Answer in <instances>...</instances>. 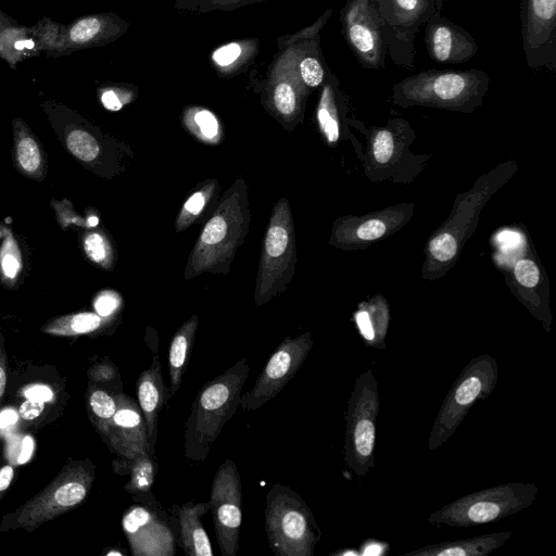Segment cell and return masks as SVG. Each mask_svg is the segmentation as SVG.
I'll return each mask as SVG.
<instances>
[{
  "label": "cell",
  "instance_id": "1",
  "mask_svg": "<svg viewBox=\"0 0 556 556\" xmlns=\"http://www.w3.org/2000/svg\"><path fill=\"white\" fill-rule=\"evenodd\" d=\"M250 218L248 187L242 178H238L203 227L187 261L185 278L204 273L228 274L235 254L249 232Z\"/></svg>",
  "mask_w": 556,
  "mask_h": 556
},
{
  "label": "cell",
  "instance_id": "2",
  "mask_svg": "<svg viewBox=\"0 0 556 556\" xmlns=\"http://www.w3.org/2000/svg\"><path fill=\"white\" fill-rule=\"evenodd\" d=\"M249 374L248 358L242 357L202 386L185 426V457L188 460L202 463L206 459L225 424L240 406Z\"/></svg>",
  "mask_w": 556,
  "mask_h": 556
},
{
  "label": "cell",
  "instance_id": "3",
  "mask_svg": "<svg viewBox=\"0 0 556 556\" xmlns=\"http://www.w3.org/2000/svg\"><path fill=\"white\" fill-rule=\"evenodd\" d=\"M265 504V531L271 552L277 556H313L321 530L302 496L275 483Z\"/></svg>",
  "mask_w": 556,
  "mask_h": 556
},
{
  "label": "cell",
  "instance_id": "4",
  "mask_svg": "<svg viewBox=\"0 0 556 556\" xmlns=\"http://www.w3.org/2000/svg\"><path fill=\"white\" fill-rule=\"evenodd\" d=\"M539 494L534 483L510 482L463 495L430 514L431 525L468 528L498 521L530 507Z\"/></svg>",
  "mask_w": 556,
  "mask_h": 556
},
{
  "label": "cell",
  "instance_id": "5",
  "mask_svg": "<svg viewBox=\"0 0 556 556\" xmlns=\"http://www.w3.org/2000/svg\"><path fill=\"white\" fill-rule=\"evenodd\" d=\"M498 380V365L490 354L472 357L450 388L433 421L428 450L435 451L458 429L469 409L479 400L494 391Z\"/></svg>",
  "mask_w": 556,
  "mask_h": 556
},
{
  "label": "cell",
  "instance_id": "6",
  "mask_svg": "<svg viewBox=\"0 0 556 556\" xmlns=\"http://www.w3.org/2000/svg\"><path fill=\"white\" fill-rule=\"evenodd\" d=\"M378 383L370 368L357 376L345 414L344 463L357 477L375 467Z\"/></svg>",
  "mask_w": 556,
  "mask_h": 556
},
{
  "label": "cell",
  "instance_id": "7",
  "mask_svg": "<svg viewBox=\"0 0 556 556\" xmlns=\"http://www.w3.org/2000/svg\"><path fill=\"white\" fill-rule=\"evenodd\" d=\"M294 260L291 210L287 199L281 198L273 208L263 241L254 292L256 305L267 303L286 290L292 277Z\"/></svg>",
  "mask_w": 556,
  "mask_h": 556
},
{
  "label": "cell",
  "instance_id": "8",
  "mask_svg": "<svg viewBox=\"0 0 556 556\" xmlns=\"http://www.w3.org/2000/svg\"><path fill=\"white\" fill-rule=\"evenodd\" d=\"M489 75L480 68L424 70L394 86L399 102L463 104L477 102L488 90Z\"/></svg>",
  "mask_w": 556,
  "mask_h": 556
},
{
  "label": "cell",
  "instance_id": "9",
  "mask_svg": "<svg viewBox=\"0 0 556 556\" xmlns=\"http://www.w3.org/2000/svg\"><path fill=\"white\" fill-rule=\"evenodd\" d=\"M393 63L413 68L415 38L437 9V0H374Z\"/></svg>",
  "mask_w": 556,
  "mask_h": 556
},
{
  "label": "cell",
  "instance_id": "10",
  "mask_svg": "<svg viewBox=\"0 0 556 556\" xmlns=\"http://www.w3.org/2000/svg\"><path fill=\"white\" fill-rule=\"evenodd\" d=\"M122 519L134 556H174L176 534L168 515L150 492L135 495Z\"/></svg>",
  "mask_w": 556,
  "mask_h": 556
},
{
  "label": "cell",
  "instance_id": "11",
  "mask_svg": "<svg viewBox=\"0 0 556 556\" xmlns=\"http://www.w3.org/2000/svg\"><path fill=\"white\" fill-rule=\"evenodd\" d=\"M208 502L220 553L236 556L242 521V485L232 459H225L216 470Z\"/></svg>",
  "mask_w": 556,
  "mask_h": 556
},
{
  "label": "cell",
  "instance_id": "12",
  "mask_svg": "<svg viewBox=\"0 0 556 556\" xmlns=\"http://www.w3.org/2000/svg\"><path fill=\"white\" fill-rule=\"evenodd\" d=\"M313 346L309 332L288 337L270 355L252 389L240 397V408L256 410L274 399L302 367Z\"/></svg>",
  "mask_w": 556,
  "mask_h": 556
},
{
  "label": "cell",
  "instance_id": "13",
  "mask_svg": "<svg viewBox=\"0 0 556 556\" xmlns=\"http://www.w3.org/2000/svg\"><path fill=\"white\" fill-rule=\"evenodd\" d=\"M340 21L342 35L361 66L384 70L387 47L374 0H346Z\"/></svg>",
  "mask_w": 556,
  "mask_h": 556
},
{
  "label": "cell",
  "instance_id": "14",
  "mask_svg": "<svg viewBox=\"0 0 556 556\" xmlns=\"http://www.w3.org/2000/svg\"><path fill=\"white\" fill-rule=\"evenodd\" d=\"M521 43L533 71H556V0L520 1Z\"/></svg>",
  "mask_w": 556,
  "mask_h": 556
},
{
  "label": "cell",
  "instance_id": "15",
  "mask_svg": "<svg viewBox=\"0 0 556 556\" xmlns=\"http://www.w3.org/2000/svg\"><path fill=\"white\" fill-rule=\"evenodd\" d=\"M65 25L43 16L35 25L16 24L0 31V59L11 70L18 63L40 55L55 58Z\"/></svg>",
  "mask_w": 556,
  "mask_h": 556
},
{
  "label": "cell",
  "instance_id": "16",
  "mask_svg": "<svg viewBox=\"0 0 556 556\" xmlns=\"http://www.w3.org/2000/svg\"><path fill=\"white\" fill-rule=\"evenodd\" d=\"M443 0L426 23L425 42L429 58L439 64H460L472 59L478 45L470 33L442 15Z\"/></svg>",
  "mask_w": 556,
  "mask_h": 556
},
{
  "label": "cell",
  "instance_id": "17",
  "mask_svg": "<svg viewBox=\"0 0 556 556\" xmlns=\"http://www.w3.org/2000/svg\"><path fill=\"white\" fill-rule=\"evenodd\" d=\"M92 478L91 468L76 469L74 475L62 478L27 505L18 521L35 526L79 504L86 497Z\"/></svg>",
  "mask_w": 556,
  "mask_h": 556
},
{
  "label": "cell",
  "instance_id": "18",
  "mask_svg": "<svg viewBox=\"0 0 556 556\" xmlns=\"http://www.w3.org/2000/svg\"><path fill=\"white\" fill-rule=\"evenodd\" d=\"M106 440L111 450L119 455L123 462L148 452L147 426L142 412L138 402L124 393H118V406Z\"/></svg>",
  "mask_w": 556,
  "mask_h": 556
},
{
  "label": "cell",
  "instance_id": "19",
  "mask_svg": "<svg viewBox=\"0 0 556 556\" xmlns=\"http://www.w3.org/2000/svg\"><path fill=\"white\" fill-rule=\"evenodd\" d=\"M172 397L165 388L161 363L155 354L151 366L137 379V402L142 412L148 435V452L155 458L157 418L167 399Z\"/></svg>",
  "mask_w": 556,
  "mask_h": 556
},
{
  "label": "cell",
  "instance_id": "20",
  "mask_svg": "<svg viewBox=\"0 0 556 556\" xmlns=\"http://www.w3.org/2000/svg\"><path fill=\"white\" fill-rule=\"evenodd\" d=\"M116 27L113 18L106 14L78 16L65 25L55 58L102 45L112 38Z\"/></svg>",
  "mask_w": 556,
  "mask_h": 556
},
{
  "label": "cell",
  "instance_id": "21",
  "mask_svg": "<svg viewBox=\"0 0 556 556\" xmlns=\"http://www.w3.org/2000/svg\"><path fill=\"white\" fill-rule=\"evenodd\" d=\"M177 518L178 535L185 555L212 556V545L201 522V517L211 509L210 502H188L174 506Z\"/></svg>",
  "mask_w": 556,
  "mask_h": 556
},
{
  "label": "cell",
  "instance_id": "22",
  "mask_svg": "<svg viewBox=\"0 0 556 556\" xmlns=\"http://www.w3.org/2000/svg\"><path fill=\"white\" fill-rule=\"evenodd\" d=\"M510 531L493 532L467 539L443 541L404 553V556H486L500 548Z\"/></svg>",
  "mask_w": 556,
  "mask_h": 556
},
{
  "label": "cell",
  "instance_id": "23",
  "mask_svg": "<svg viewBox=\"0 0 556 556\" xmlns=\"http://www.w3.org/2000/svg\"><path fill=\"white\" fill-rule=\"evenodd\" d=\"M199 326L198 315H192L175 332L168 349L169 393L178 392L182 376L187 369L190 352Z\"/></svg>",
  "mask_w": 556,
  "mask_h": 556
},
{
  "label": "cell",
  "instance_id": "24",
  "mask_svg": "<svg viewBox=\"0 0 556 556\" xmlns=\"http://www.w3.org/2000/svg\"><path fill=\"white\" fill-rule=\"evenodd\" d=\"M15 131V155L18 167L29 176L37 175L43 164L42 151L22 119L13 121Z\"/></svg>",
  "mask_w": 556,
  "mask_h": 556
},
{
  "label": "cell",
  "instance_id": "25",
  "mask_svg": "<svg viewBox=\"0 0 556 556\" xmlns=\"http://www.w3.org/2000/svg\"><path fill=\"white\" fill-rule=\"evenodd\" d=\"M123 463L130 475L125 490L132 495L150 492L157 470L156 459L149 452H143Z\"/></svg>",
  "mask_w": 556,
  "mask_h": 556
},
{
  "label": "cell",
  "instance_id": "26",
  "mask_svg": "<svg viewBox=\"0 0 556 556\" xmlns=\"http://www.w3.org/2000/svg\"><path fill=\"white\" fill-rule=\"evenodd\" d=\"M117 406L118 394L112 395L102 389H94L90 393L89 407L97 427L105 439Z\"/></svg>",
  "mask_w": 556,
  "mask_h": 556
},
{
  "label": "cell",
  "instance_id": "27",
  "mask_svg": "<svg viewBox=\"0 0 556 556\" xmlns=\"http://www.w3.org/2000/svg\"><path fill=\"white\" fill-rule=\"evenodd\" d=\"M216 188V181L211 180L205 182L203 187L189 197L176 219L177 232L185 230L193 223L212 198Z\"/></svg>",
  "mask_w": 556,
  "mask_h": 556
},
{
  "label": "cell",
  "instance_id": "28",
  "mask_svg": "<svg viewBox=\"0 0 556 556\" xmlns=\"http://www.w3.org/2000/svg\"><path fill=\"white\" fill-rule=\"evenodd\" d=\"M101 325V318L93 313H79L60 318L45 328L56 334H80L94 331Z\"/></svg>",
  "mask_w": 556,
  "mask_h": 556
},
{
  "label": "cell",
  "instance_id": "29",
  "mask_svg": "<svg viewBox=\"0 0 556 556\" xmlns=\"http://www.w3.org/2000/svg\"><path fill=\"white\" fill-rule=\"evenodd\" d=\"M66 146L73 155L85 162L93 161L100 153V147L96 138L80 127H73L68 131Z\"/></svg>",
  "mask_w": 556,
  "mask_h": 556
},
{
  "label": "cell",
  "instance_id": "30",
  "mask_svg": "<svg viewBox=\"0 0 556 556\" xmlns=\"http://www.w3.org/2000/svg\"><path fill=\"white\" fill-rule=\"evenodd\" d=\"M192 126H189L202 141L216 143L220 138V129L215 115L207 110H199L192 116Z\"/></svg>",
  "mask_w": 556,
  "mask_h": 556
},
{
  "label": "cell",
  "instance_id": "31",
  "mask_svg": "<svg viewBox=\"0 0 556 556\" xmlns=\"http://www.w3.org/2000/svg\"><path fill=\"white\" fill-rule=\"evenodd\" d=\"M87 256L94 263L108 266L112 263V248L105 237L98 232L89 233L84 241Z\"/></svg>",
  "mask_w": 556,
  "mask_h": 556
},
{
  "label": "cell",
  "instance_id": "32",
  "mask_svg": "<svg viewBox=\"0 0 556 556\" xmlns=\"http://www.w3.org/2000/svg\"><path fill=\"white\" fill-rule=\"evenodd\" d=\"M299 70L303 83L311 88L320 86L328 74L320 60L315 55L303 58Z\"/></svg>",
  "mask_w": 556,
  "mask_h": 556
},
{
  "label": "cell",
  "instance_id": "33",
  "mask_svg": "<svg viewBox=\"0 0 556 556\" xmlns=\"http://www.w3.org/2000/svg\"><path fill=\"white\" fill-rule=\"evenodd\" d=\"M274 104L276 110L286 117L294 114L298 106L296 93L289 83H280L274 90Z\"/></svg>",
  "mask_w": 556,
  "mask_h": 556
},
{
  "label": "cell",
  "instance_id": "34",
  "mask_svg": "<svg viewBox=\"0 0 556 556\" xmlns=\"http://www.w3.org/2000/svg\"><path fill=\"white\" fill-rule=\"evenodd\" d=\"M431 254L441 262L451 260L457 251V244L453 236L442 233L430 242Z\"/></svg>",
  "mask_w": 556,
  "mask_h": 556
},
{
  "label": "cell",
  "instance_id": "35",
  "mask_svg": "<svg viewBox=\"0 0 556 556\" xmlns=\"http://www.w3.org/2000/svg\"><path fill=\"white\" fill-rule=\"evenodd\" d=\"M517 281L527 288H533L540 279L538 266L530 260H520L515 266Z\"/></svg>",
  "mask_w": 556,
  "mask_h": 556
},
{
  "label": "cell",
  "instance_id": "36",
  "mask_svg": "<svg viewBox=\"0 0 556 556\" xmlns=\"http://www.w3.org/2000/svg\"><path fill=\"white\" fill-rule=\"evenodd\" d=\"M393 153V138L388 130H381L377 134L374 141V155L377 162H388Z\"/></svg>",
  "mask_w": 556,
  "mask_h": 556
},
{
  "label": "cell",
  "instance_id": "37",
  "mask_svg": "<svg viewBox=\"0 0 556 556\" xmlns=\"http://www.w3.org/2000/svg\"><path fill=\"white\" fill-rule=\"evenodd\" d=\"M119 305V298L112 291H104L97 298L94 308L99 316H110Z\"/></svg>",
  "mask_w": 556,
  "mask_h": 556
},
{
  "label": "cell",
  "instance_id": "38",
  "mask_svg": "<svg viewBox=\"0 0 556 556\" xmlns=\"http://www.w3.org/2000/svg\"><path fill=\"white\" fill-rule=\"evenodd\" d=\"M241 54V48L238 43H229L213 53V60L220 66H226L235 62Z\"/></svg>",
  "mask_w": 556,
  "mask_h": 556
},
{
  "label": "cell",
  "instance_id": "39",
  "mask_svg": "<svg viewBox=\"0 0 556 556\" xmlns=\"http://www.w3.org/2000/svg\"><path fill=\"white\" fill-rule=\"evenodd\" d=\"M386 231V225L378 220L371 219L362 224L357 229V236L363 240H374L381 237Z\"/></svg>",
  "mask_w": 556,
  "mask_h": 556
},
{
  "label": "cell",
  "instance_id": "40",
  "mask_svg": "<svg viewBox=\"0 0 556 556\" xmlns=\"http://www.w3.org/2000/svg\"><path fill=\"white\" fill-rule=\"evenodd\" d=\"M45 409V403L36 400L27 399L21 406H20V416L23 419L30 420L38 417Z\"/></svg>",
  "mask_w": 556,
  "mask_h": 556
},
{
  "label": "cell",
  "instance_id": "41",
  "mask_svg": "<svg viewBox=\"0 0 556 556\" xmlns=\"http://www.w3.org/2000/svg\"><path fill=\"white\" fill-rule=\"evenodd\" d=\"M24 395L26 399L36 400L43 403L49 402L53 399L52 390L43 384H35L28 387L24 391Z\"/></svg>",
  "mask_w": 556,
  "mask_h": 556
},
{
  "label": "cell",
  "instance_id": "42",
  "mask_svg": "<svg viewBox=\"0 0 556 556\" xmlns=\"http://www.w3.org/2000/svg\"><path fill=\"white\" fill-rule=\"evenodd\" d=\"M100 99L103 106L110 111H118L123 106V101L113 88H104L100 93Z\"/></svg>",
  "mask_w": 556,
  "mask_h": 556
},
{
  "label": "cell",
  "instance_id": "43",
  "mask_svg": "<svg viewBox=\"0 0 556 556\" xmlns=\"http://www.w3.org/2000/svg\"><path fill=\"white\" fill-rule=\"evenodd\" d=\"M1 268L7 277L13 278L18 271L20 264L13 254H5L1 260Z\"/></svg>",
  "mask_w": 556,
  "mask_h": 556
},
{
  "label": "cell",
  "instance_id": "44",
  "mask_svg": "<svg viewBox=\"0 0 556 556\" xmlns=\"http://www.w3.org/2000/svg\"><path fill=\"white\" fill-rule=\"evenodd\" d=\"M34 445H35V443L30 435L24 437V439L22 441L21 452L17 457L18 465H23L30 459V457L33 455V451H34Z\"/></svg>",
  "mask_w": 556,
  "mask_h": 556
},
{
  "label": "cell",
  "instance_id": "45",
  "mask_svg": "<svg viewBox=\"0 0 556 556\" xmlns=\"http://www.w3.org/2000/svg\"><path fill=\"white\" fill-rule=\"evenodd\" d=\"M18 419L17 413L12 408H5L0 412V428H7L14 425Z\"/></svg>",
  "mask_w": 556,
  "mask_h": 556
},
{
  "label": "cell",
  "instance_id": "46",
  "mask_svg": "<svg viewBox=\"0 0 556 556\" xmlns=\"http://www.w3.org/2000/svg\"><path fill=\"white\" fill-rule=\"evenodd\" d=\"M116 374V369L113 365L104 364L96 369L94 376L100 380H111Z\"/></svg>",
  "mask_w": 556,
  "mask_h": 556
},
{
  "label": "cell",
  "instance_id": "47",
  "mask_svg": "<svg viewBox=\"0 0 556 556\" xmlns=\"http://www.w3.org/2000/svg\"><path fill=\"white\" fill-rule=\"evenodd\" d=\"M13 475L14 472L11 466H4L0 469V492L9 488L13 479Z\"/></svg>",
  "mask_w": 556,
  "mask_h": 556
},
{
  "label": "cell",
  "instance_id": "48",
  "mask_svg": "<svg viewBox=\"0 0 556 556\" xmlns=\"http://www.w3.org/2000/svg\"><path fill=\"white\" fill-rule=\"evenodd\" d=\"M498 240L506 244H516L519 241V236L515 232L504 231L498 236Z\"/></svg>",
  "mask_w": 556,
  "mask_h": 556
},
{
  "label": "cell",
  "instance_id": "49",
  "mask_svg": "<svg viewBox=\"0 0 556 556\" xmlns=\"http://www.w3.org/2000/svg\"><path fill=\"white\" fill-rule=\"evenodd\" d=\"M18 24L17 21H15L10 15L5 14L2 10H0V31L9 26H13Z\"/></svg>",
  "mask_w": 556,
  "mask_h": 556
},
{
  "label": "cell",
  "instance_id": "50",
  "mask_svg": "<svg viewBox=\"0 0 556 556\" xmlns=\"http://www.w3.org/2000/svg\"><path fill=\"white\" fill-rule=\"evenodd\" d=\"M7 383V374L2 363H0V399L3 395Z\"/></svg>",
  "mask_w": 556,
  "mask_h": 556
},
{
  "label": "cell",
  "instance_id": "51",
  "mask_svg": "<svg viewBox=\"0 0 556 556\" xmlns=\"http://www.w3.org/2000/svg\"><path fill=\"white\" fill-rule=\"evenodd\" d=\"M111 555H122V553H119V552H109L108 556H111Z\"/></svg>",
  "mask_w": 556,
  "mask_h": 556
}]
</instances>
